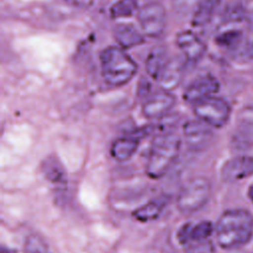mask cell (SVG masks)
<instances>
[{
  "instance_id": "cell-27",
  "label": "cell",
  "mask_w": 253,
  "mask_h": 253,
  "mask_svg": "<svg viewBox=\"0 0 253 253\" xmlns=\"http://www.w3.org/2000/svg\"><path fill=\"white\" fill-rule=\"evenodd\" d=\"M248 197H249L250 201L253 203V185L250 186L248 189Z\"/></svg>"
},
{
  "instance_id": "cell-17",
  "label": "cell",
  "mask_w": 253,
  "mask_h": 253,
  "mask_svg": "<svg viewBox=\"0 0 253 253\" xmlns=\"http://www.w3.org/2000/svg\"><path fill=\"white\" fill-rule=\"evenodd\" d=\"M168 198L165 196L147 202L133 211L132 216L140 222H148L156 219L167 205Z\"/></svg>"
},
{
  "instance_id": "cell-10",
  "label": "cell",
  "mask_w": 253,
  "mask_h": 253,
  "mask_svg": "<svg viewBox=\"0 0 253 253\" xmlns=\"http://www.w3.org/2000/svg\"><path fill=\"white\" fill-rule=\"evenodd\" d=\"M232 148L245 151L253 147V110H245L231 136Z\"/></svg>"
},
{
  "instance_id": "cell-1",
  "label": "cell",
  "mask_w": 253,
  "mask_h": 253,
  "mask_svg": "<svg viewBox=\"0 0 253 253\" xmlns=\"http://www.w3.org/2000/svg\"><path fill=\"white\" fill-rule=\"evenodd\" d=\"M253 234V215L244 209L225 211L215 225L217 244L224 249L245 245Z\"/></svg>"
},
{
  "instance_id": "cell-15",
  "label": "cell",
  "mask_w": 253,
  "mask_h": 253,
  "mask_svg": "<svg viewBox=\"0 0 253 253\" xmlns=\"http://www.w3.org/2000/svg\"><path fill=\"white\" fill-rule=\"evenodd\" d=\"M114 38L122 48H131L144 42V36L129 24H119L114 29Z\"/></svg>"
},
{
  "instance_id": "cell-8",
  "label": "cell",
  "mask_w": 253,
  "mask_h": 253,
  "mask_svg": "<svg viewBox=\"0 0 253 253\" xmlns=\"http://www.w3.org/2000/svg\"><path fill=\"white\" fill-rule=\"evenodd\" d=\"M175 104V97L161 89L151 94L142 104V114L146 119L155 120L165 117Z\"/></svg>"
},
{
  "instance_id": "cell-5",
  "label": "cell",
  "mask_w": 253,
  "mask_h": 253,
  "mask_svg": "<svg viewBox=\"0 0 253 253\" xmlns=\"http://www.w3.org/2000/svg\"><path fill=\"white\" fill-rule=\"evenodd\" d=\"M193 111L199 121L211 127H221L227 123L230 116L228 103L222 98L214 96L194 104Z\"/></svg>"
},
{
  "instance_id": "cell-23",
  "label": "cell",
  "mask_w": 253,
  "mask_h": 253,
  "mask_svg": "<svg viewBox=\"0 0 253 253\" xmlns=\"http://www.w3.org/2000/svg\"><path fill=\"white\" fill-rule=\"evenodd\" d=\"M25 253H50L48 245L37 235H30L24 242Z\"/></svg>"
},
{
  "instance_id": "cell-22",
  "label": "cell",
  "mask_w": 253,
  "mask_h": 253,
  "mask_svg": "<svg viewBox=\"0 0 253 253\" xmlns=\"http://www.w3.org/2000/svg\"><path fill=\"white\" fill-rule=\"evenodd\" d=\"M245 16V10L240 3H228L222 12V20L225 23L239 22Z\"/></svg>"
},
{
  "instance_id": "cell-7",
  "label": "cell",
  "mask_w": 253,
  "mask_h": 253,
  "mask_svg": "<svg viewBox=\"0 0 253 253\" xmlns=\"http://www.w3.org/2000/svg\"><path fill=\"white\" fill-rule=\"evenodd\" d=\"M219 89L217 79L211 75L205 74L194 79L185 89L184 99L189 103L196 104L204 99L213 96Z\"/></svg>"
},
{
  "instance_id": "cell-14",
  "label": "cell",
  "mask_w": 253,
  "mask_h": 253,
  "mask_svg": "<svg viewBox=\"0 0 253 253\" xmlns=\"http://www.w3.org/2000/svg\"><path fill=\"white\" fill-rule=\"evenodd\" d=\"M183 71L184 64L181 58L173 57L168 59L158 78L161 89L170 92L171 90L177 88L182 80Z\"/></svg>"
},
{
  "instance_id": "cell-6",
  "label": "cell",
  "mask_w": 253,
  "mask_h": 253,
  "mask_svg": "<svg viewBox=\"0 0 253 253\" xmlns=\"http://www.w3.org/2000/svg\"><path fill=\"white\" fill-rule=\"evenodd\" d=\"M137 21L143 35L158 38L166 27V11L159 2H149L139 8Z\"/></svg>"
},
{
  "instance_id": "cell-16",
  "label": "cell",
  "mask_w": 253,
  "mask_h": 253,
  "mask_svg": "<svg viewBox=\"0 0 253 253\" xmlns=\"http://www.w3.org/2000/svg\"><path fill=\"white\" fill-rule=\"evenodd\" d=\"M139 139L136 135L127 134L126 136L117 138L111 145L110 153L117 161L128 160L137 150Z\"/></svg>"
},
{
  "instance_id": "cell-19",
  "label": "cell",
  "mask_w": 253,
  "mask_h": 253,
  "mask_svg": "<svg viewBox=\"0 0 253 253\" xmlns=\"http://www.w3.org/2000/svg\"><path fill=\"white\" fill-rule=\"evenodd\" d=\"M168 59L166 56V50L162 45L154 46L148 53L145 61V70L147 74L158 80L164 66L166 65Z\"/></svg>"
},
{
  "instance_id": "cell-4",
  "label": "cell",
  "mask_w": 253,
  "mask_h": 253,
  "mask_svg": "<svg viewBox=\"0 0 253 253\" xmlns=\"http://www.w3.org/2000/svg\"><path fill=\"white\" fill-rule=\"evenodd\" d=\"M211 193V181L203 176L188 180L177 197V208L181 212L192 213L201 210L209 201Z\"/></svg>"
},
{
  "instance_id": "cell-2",
  "label": "cell",
  "mask_w": 253,
  "mask_h": 253,
  "mask_svg": "<svg viewBox=\"0 0 253 253\" xmlns=\"http://www.w3.org/2000/svg\"><path fill=\"white\" fill-rule=\"evenodd\" d=\"M181 139L172 130H162L152 141L146 162V174L152 179L164 176L171 168L180 151Z\"/></svg>"
},
{
  "instance_id": "cell-12",
  "label": "cell",
  "mask_w": 253,
  "mask_h": 253,
  "mask_svg": "<svg viewBox=\"0 0 253 253\" xmlns=\"http://www.w3.org/2000/svg\"><path fill=\"white\" fill-rule=\"evenodd\" d=\"M176 44L186 59L191 62H198L207 49L205 42L191 31L180 32L176 37Z\"/></svg>"
},
{
  "instance_id": "cell-3",
  "label": "cell",
  "mask_w": 253,
  "mask_h": 253,
  "mask_svg": "<svg viewBox=\"0 0 253 253\" xmlns=\"http://www.w3.org/2000/svg\"><path fill=\"white\" fill-rule=\"evenodd\" d=\"M102 76L111 86H123L135 75L137 65L133 59L119 46L111 45L100 53Z\"/></svg>"
},
{
  "instance_id": "cell-9",
  "label": "cell",
  "mask_w": 253,
  "mask_h": 253,
  "mask_svg": "<svg viewBox=\"0 0 253 253\" xmlns=\"http://www.w3.org/2000/svg\"><path fill=\"white\" fill-rule=\"evenodd\" d=\"M183 136L187 146L195 151L206 148L212 139L211 126L201 121H189L183 126Z\"/></svg>"
},
{
  "instance_id": "cell-21",
  "label": "cell",
  "mask_w": 253,
  "mask_h": 253,
  "mask_svg": "<svg viewBox=\"0 0 253 253\" xmlns=\"http://www.w3.org/2000/svg\"><path fill=\"white\" fill-rule=\"evenodd\" d=\"M137 0H118L110 9V16L113 19L128 18L138 12Z\"/></svg>"
},
{
  "instance_id": "cell-26",
  "label": "cell",
  "mask_w": 253,
  "mask_h": 253,
  "mask_svg": "<svg viewBox=\"0 0 253 253\" xmlns=\"http://www.w3.org/2000/svg\"><path fill=\"white\" fill-rule=\"evenodd\" d=\"M65 1L72 6H76L80 8H87L90 5H92V2H93V0H65Z\"/></svg>"
},
{
  "instance_id": "cell-13",
  "label": "cell",
  "mask_w": 253,
  "mask_h": 253,
  "mask_svg": "<svg viewBox=\"0 0 253 253\" xmlns=\"http://www.w3.org/2000/svg\"><path fill=\"white\" fill-rule=\"evenodd\" d=\"M212 231L213 225L209 220H203L197 224L187 223L180 228L178 232V240L182 244L203 242L208 240Z\"/></svg>"
},
{
  "instance_id": "cell-20",
  "label": "cell",
  "mask_w": 253,
  "mask_h": 253,
  "mask_svg": "<svg viewBox=\"0 0 253 253\" xmlns=\"http://www.w3.org/2000/svg\"><path fill=\"white\" fill-rule=\"evenodd\" d=\"M221 0H201L193 14L192 23L196 27H203L211 22Z\"/></svg>"
},
{
  "instance_id": "cell-24",
  "label": "cell",
  "mask_w": 253,
  "mask_h": 253,
  "mask_svg": "<svg viewBox=\"0 0 253 253\" xmlns=\"http://www.w3.org/2000/svg\"><path fill=\"white\" fill-rule=\"evenodd\" d=\"M241 42V35L236 31L225 32L222 35H220L217 39V43L219 45L228 48L232 51H234Z\"/></svg>"
},
{
  "instance_id": "cell-25",
  "label": "cell",
  "mask_w": 253,
  "mask_h": 253,
  "mask_svg": "<svg viewBox=\"0 0 253 253\" xmlns=\"http://www.w3.org/2000/svg\"><path fill=\"white\" fill-rule=\"evenodd\" d=\"M187 253H215V249L210 240H206L192 245Z\"/></svg>"
},
{
  "instance_id": "cell-18",
  "label": "cell",
  "mask_w": 253,
  "mask_h": 253,
  "mask_svg": "<svg viewBox=\"0 0 253 253\" xmlns=\"http://www.w3.org/2000/svg\"><path fill=\"white\" fill-rule=\"evenodd\" d=\"M42 172L45 179L54 185L66 183V173L60 161L53 155L47 156L42 163Z\"/></svg>"
},
{
  "instance_id": "cell-11",
  "label": "cell",
  "mask_w": 253,
  "mask_h": 253,
  "mask_svg": "<svg viewBox=\"0 0 253 253\" xmlns=\"http://www.w3.org/2000/svg\"><path fill=\"white\" fill-rule=\"evenodd\" d=\"M253 175V157L239 155L227 160L221 168V178L226 183H234Z\"/></svg>"
}]
</instances>
